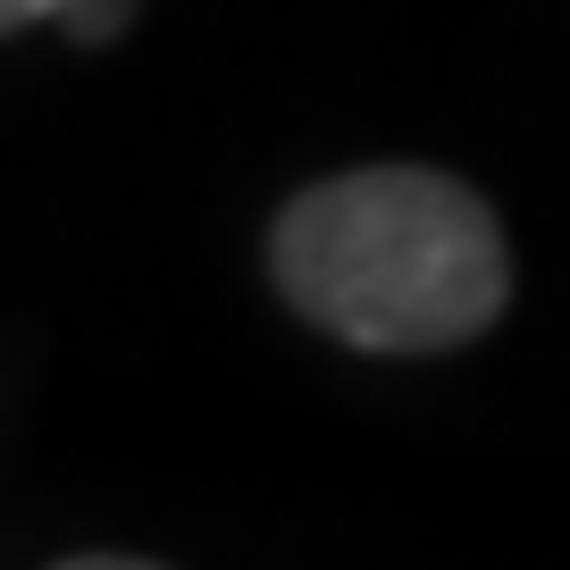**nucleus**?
Here are the masks:
<instances>
[{"instance_id": "4", "label": "nucleus", "mask_w": 570, "mask_h": 570, "mask_svg": "<svg viewBox=\"0 0 570 570\" xmlns=\"http://www.w3.org/2000/svg\"><path fill=\"white\" fill-rule=\"evenodd\" d=\"M51 570H168V562H142V553H68Z\"/></svg>"}, {"instance_id": "3", "label": "nucleus", "mask_w": 570, "mask_h": 570, "mask_svg": "<svg viewBox=\"0 0 570 570\" xmlns=\"http://www.w3.org/2000/svg\"><path fill=\"white\" fill-rule=\"evenodd\" d=\"M59 9H68V0H0V26H9V35H26V26H59Z\"/></svg>"}, {"instance_id": "2", "label": "nucleus", "mask_w": 570, "mask_h": 570, "mask_svg": "<svg viewBox=\"0 0 570 570\" xmlns=\"http://www.w3.org/2000/svg\"><path fill=\"white\" fill-rule=\"evenodd\" d=\"M126 18H135V0H68V9H59V26H68L76 42H109Z\"/></svg>"}, {"instance_id": "1", "label": "nucleus", "mask_w": 570, "mask_h": 570, "mask_svg": "<svg viewBox=\"0 0 570 570\" xmlns=\"http://www.w3.org/2000/svg\"><path fill=\"white\" fill-rule=\"evenodd\" d=\"M285 311L353 353H462L512 303L503 218L445 168H344L268 227Z\"/></svg>"}]
</instances>
